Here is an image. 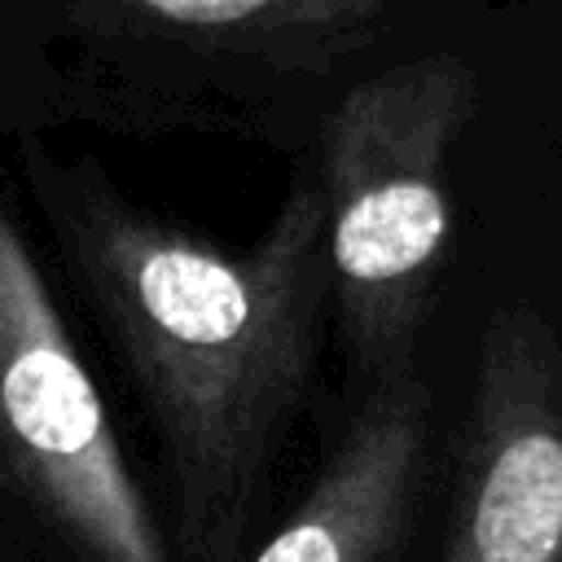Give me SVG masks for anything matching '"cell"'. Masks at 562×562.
Segmentation results:
<instances>
[{"label":"cell","mask_w":562,"mask_h":562,"mask_svg":"<svg viewBox=\"0 0 562 562\" xmlns=\"http://www.w3.org/2000/svg\"><path fill=\"white\" fill-rule=\"evenodd\" d=\"M35 193L162 435L184 562H233L334 294L316 176L241 255L136 206L92 162H44Z\"/></svg>","instance_id":"cell-1"},{"label":"cell","mask_w":562,"mask_h":562,"mask_svg":"<svg viewBox=\"0 0 562 562\" xmlns=\"http://www.w3.org/2000/svg\"><path fill=\"white\" fill-rule=\"evenodd\" d=\"M479 114V75L457 53L386 66L325 114L316 189L342 334L378 378L408 373L448 241V167Z\"/></svg>","instance_id":"cell-2"},{"label":"cell","mask_w":562,"mask_h":562,"mask_svg":"<svg viewBox=\"0 0 562 562\" xmlns=\"http://www.w3.org/2000/svg\"><path fill=\"white\" fill-rule=\"evenodd\" d=\"M0 492L83 562H167L35 255L0 211Z\"/></svg>","instance_id":"cell-3"},{"label":"cell","mask_w":562,"mask_h":562,"mask_svg":"<svg viewBox=\"0 0 562 562\" xmlns=\"http://www.w3.org/2000/svg\"><path fill=\"white\" fill-rule=\"evenodd\" d=\"M443 562H562V342L531 303L483 325Z\"/></svg>","instance_id":"cell-4"},{"label":"cell","mask_w":562,"mask_h":562,"mask_svg":"<svg viewBox=\"0 0 562 562\" xmlns=\"http://www.w3.org/2000/svg\"><path fill=\"white\" fill-rule=\"evenodd\" d=\"M430 395L413 373L382 378L307 496L250 562H386L413 514Z\"/></svg>","instance_id":"cell-5"},{"label":"cell","mask_w":562,"mask_h":562,"mask_svg":"<svg viewBox=\"0 0 562 562\" xmlns=\"http://www.w3.org/2000/svg\"><path fill=\"white\" fill-rule=\"evenodd\" d=\"M149 22L215 35H347L382 18L386 0H92Z\"/></svg>","instance_id":"cell-6"}]
</instances>
